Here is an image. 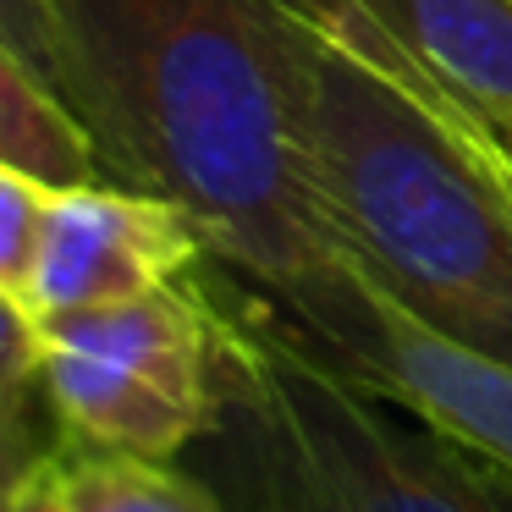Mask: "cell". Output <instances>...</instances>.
Returning a JSON list of instances; mask_svg holds the SVG:
<instances>
[{
  "label": "cell",
  "instance_id": "4",
  "mask_svg": "<svg viewBox=\"0 0 512 512\" xmlns=\"http://www.w3.org/2000/svg\"><path fill=\"white\" fill-rule=\"evenodd\" d=\"M45 397L72 441L166 463L210 430V320L177 287L39 320Z\"/></svg>",
  "mask_w": 512,
  "mask_h": 512
},
{
  "label": "cell",
  "instance_id": "9",
  "mask_svg": "<svg viewBox=\"0 0 512 512\" xmlns=\"http://www.w3.org/2000/svg\"><path fill=\"white\" fill-rule=\"evenodd\" d=\"M50 479H56L67 512H226L221 496H210L199 479L149 463V457L72 441V435L50 457Z\"/></svg>",
  "mask_w": 512,
  "mask_h": 512
},
{
  "label": "cell",
  "instance_id": "7",
  "mask_svg": "<svg viewBox=\"0 0 512 512\" xmlns=\"http://www.w3.org/2000/svg\"><path fill=\"white\" fill-rule=\"evenodd\" d=\"M199 254L204 237L193 215L160 193L122 182L56 188L28 276V314L50 320L177 287V276L199 265Z\"/></svg>",
  "mask_w": 512,
  "mask_h": 512
},
{
  "label": "cell",
  "instance_id": "14",
  "mask_svg": "<svg viewBox=\"0 0 512 512\" xmlns=\"http://www.w3.org/2000/svg\"><path fill=\"white\" fill-rule=\"evenodd\" d=\"M12 512H67V501H61V490H56V479H50V463L39 468L34 479H28L23 490H17V501H12Z\"/></svg>",
  "mask_w": 512,
  "mask_h": 512
},
{
  "label": "cell",
  "instance_id": "12",
  "mask_svg": "<svg viewBox=\"0 0 512 512\" xmlns=\"http://www.w3.org/2000/svg\"><path fill=\"white\" fill-rule=\"evenodd\" d=\"M67 430H39V402H6L0 397V512H12L17 490L61 452Z\"/></svg>",
  "mask_w": 512,
  "mask_h": 512
},
{
  "label": "cell",
  "instance_id": "10",
  "mask_svg": "<svg viewBox=\"0 0 512 512\" xmlns=\"http://www.w3.org/2000/svg\"><path fill=\"white\" fill-rule=\"evenodd\" d=\"M0 45H12L100 144V89H94L67 0H0Z\"/></svg>",
  "mask_w": 512,
  "mask_h": 512
},
{
  "label": "cell",
  "instance_id": "5",
  "mask_svg": "<svg viewBox=\"0 0 512 512\" xmlns=\"http://www.w3.org/2000/svg\"><path fill=\"white\" fill-rule=\"evenodd\" d=\"M281 303V298H276ZM331 364L402 402L457 452L512 479V369L435 336L342 259V276L309 303H281Z\"/></svg>",
  "mask_w": 512,
  "mask_h": 512
},
{
  "label": "cell",
  "instance_id": "6",
  "mask_svg": "<svg viewBox=\"0 0 512 512\" xmlns=\"http://www.w3.org/2000/svg\"><path fill=\"white\" fill-rule=\"evenodd\" d=\"M347 56L512 171V0H292Z\"/></svg>",
  "mask_w": 512,
  "mask_h": 512
},
{
  "label": "cell",
  "instance_id": "1",
  "mask_svg": "<svg viewBox=\"0 0 512 512\" xmlns=\"http://www.w3.org/2000/svg\"><path fill=\"white\" fill-rule=\"evenodd\" d=\"M122 188L182 204L204 254L281 303L342 276L303 149L287 0H67Z\"/></svg>",
  "mask_w": 512,
  "mask_h": 512
},
{
  "label": "cell",
  "instance_id": "8",
  "mask_svg": "<svg viewBox=\"0 0 512 512\" xmlns=\"http://www.w3.org/2000/svg\"><path fill=\"white\" fill-rule=\"evenodd\" d=\"M0 166L28 171L45 188L116 182L94 133L56 100V89L12 45H0Z\"/></svg>",
  "mask_w": 512,
  "mask_h": 512
},
{
  "label": "cell",
  "instance_id": "13",
  "mask_svg": "<svg viewBox=\"0 0 512 512\" xmlns=\"http://www.w3.org/2000/svg\"><path fill=\"white\" fill-rule=\"evenodd\" d=\"M0 397L6 402L45 397V336H39V320L28 314V303H17L12 292H0Z\"/></svg>",
  "mask_w": 512,
  "mask_h": 512
},
{
  "label": "cell",
  "instance_id": "3",
  "mask_svg": "<svg viewBox=\"0 0 512 512\" xmlns=\"http://www.w3.org/2000/svg\"><path fill=\"white\" fill-rule=\"evenodd\" d=\"M199 309L210 430L243 512H501L446 435L331 364L265 287H215Z\"/></svg>",
  "mask_w": 512,
  "mask_h": 512
},
{
  "label": "cell",
  "instance_id": "11",
  "mask_svg": "<svg viewBox=\"0 0 512 512\" xmlns=\"http://www.w3.org/2000/svg\"><path fill=\"white\" fill-rule=\"evenodd\" d=\"M50 193L56 188H45L28 171L0 166V292H12L17 303H28V276H34Z\"/></svg>",
  "mask_w": 512,
  "mask_h": 512
},
{
  "label": "cell",
  "instance_id": "2",
  "mask_svg": "<svg viewBox=\"0 0 512 512\" xmlns=\"http://www.w3.org/2000/svg\"><path fill=\"white\" fill-rule=\"evenodd\" d=\"M303 149L342 259L435 336L512 369V171L287 0Z\"/></svg>",
  "mask_w": 512,
  "mask_h": 512
}]
</instances>
